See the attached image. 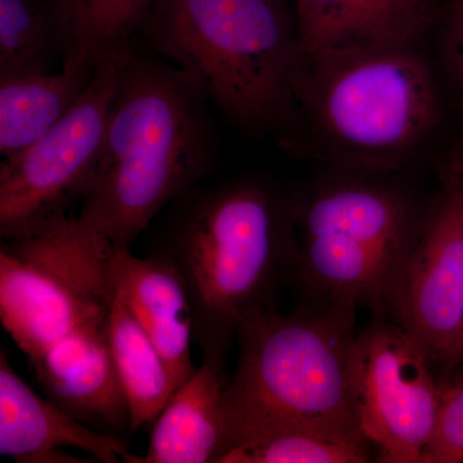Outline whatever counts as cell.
<instances>
[{
	"label": "cell",
	"mask_w": 463,
	"mask_h": 463,
	"mask_svg": "<svg viewBox=\"0 0 463 463\" xmlns=\"http://www.w3.org/2000/svg\"><path fill=\"white\" fill-rule=\"evenodd\" d=\"M294 214L255 182L197 184L169 205L151 254L173 268L190 297L194 343L224 364L241 323L294 274Z\"/></svg>",
	"instance_id": "obj_1"
},
{
	"label": "cell",
	"mask_w": 463,
	"mask_h": 463,
	"mask_svg": "<svg viewBox=\"0 0 463 463\" xmlns=\"http://www.w3.org/2000/svg\"><path fill=\"white\" fill-rule=\"evenodd\" d=\"M207 103L190 78L136 45L121 71L79 221L115 248H132L163 209L212 169Z\"/></svg>",
	"instance_id": "obj_2"
},
{
	"label": "cell",
	"mask_w": 463,
	"mask_h": 463,
	"mask_svg": "<svg viewBox=\"0 0 463 463\" xmlns=\"http://www.w3.org/2000/svg\"><path fill=\"white\" fill-rule=\"evenodd\" d=\"M141 33L232 124L291 141L300 51L282 0H156Z\"/></svg>",
	"instance_id": "obj_3"
},
{
	"label": "cell",
	"mask_w": 463,
	"mask_h": 463,
	"mask_svg": "<svg viewBox=\"0 0 463 463\" xmlns=\"http://www.w3.org/2000/svg\"><path fill=\"white\" fill-rule=\"evenodd\" d=\"M355 335V307L331 304L288 315L270 307L243 319L239 362L223 394L227 452L291 426L364 437L350 386Z\"/></svg>",
	"instance_id": "obj_4"
},
{
	"label": "cell",
	"mask_w": 463,
	"mask_h": 463,
	"mask_svg": "<svg viewBox=\"0 0 463 463\" xmlns=\"http://www.w3.org/2000/svg\"><path fill=\"white\" fill-rule=\"evenodd\" d=\"M297 129L318 156L364 172L397 169L439 120L434 74L417 48L304 56L294 78Z\"/></svg>",
	"instance_id": "obj_5"
},
{
	"label": "cell",
	"mask_w": 463,
	"mask_h": 463,
	"mask_svg": "<svg viewBox=\"0 0 463 463\" xmlns=\"http://www.w3.org/2000/svg\"><path fill=\"white\" fill-rule=\"evenodd\" d=\"M303 241L298 273L323 304L386 312L392 286L420 227L398 192L346 182L317 192L292 210Z\"/></svg>",
	"instance_id": "obj_6"
},
{
	"label": "cell",
	"mask_w": 463,
	"mask_h": 463,
	"mask_svg": "<svg viewBox=\"0 0 463 463\" xmlns=\"http://www.w3.org/2000/svg\"><path fill=\"white\" fill-rule=\"evenodd\" d=\"M114 249L69 215L3 239L0 318L30 362L78 328L108 319Z\"/></svg>",
	"instance_id": "obj_7"
},
{
	"label": "cell",
	"mask_w": 463,
	"mask_h": 463,
	"mask_svg": "<svg viewBox=\"0 0 463 463\" xmlns=\"http://www.w3.org/2000/svg\"><path fill=\"white\" fill-rule=\"evenodd\" d=\"M132 51L97 66L80 99L52 129L29 147L3 158L2 239L65 216L72 203L87 196L99 167L121 71Z\"/></svg>",
	"instance_id": "obj_8"
},
{
	"label": "cell",
	"mask_w": 463,
	"mask_h": 463,
	"mask_svg": "<svg viewBox=\"0 0 463 463\" xmlns=\"http://www.w3.org/2000/svg\"><path fill=\"white\" fill-rule=\"evenodd\" d=\"M434 359L397 322L377 319L356 332L350 386L359 429L377 461L421 463L434 430L443 383Z\"/></svg>",
	"instance_id": "obj_9"
},
{
	"label": "cell",
	"mask_w": 463,
	"mask_h": 463,
	"mask_svg": "<svg viewBox=\"0 0 463 463\" xmlns=\"http://www.w3.org/2000/svg\"><path fill=\"white\" fill-rule=\"evenodd\" d=\"M386 312L437 364L456 365L463 337V190L455 188L420 227Z\"/></svg>",
	"instance_id": "obj_10"
},
{
	"label": "cell",
	"mask_w": 463,
	"mask_h": 463,
	"mask_svg": "<svg viewBox=\"0 0 463 463\" xmlns=\"http://www.w3.org/2000/svg\"><path fill=\"white\" fill-rule=\"evenodd\" d=\"M440 0H297L295 32L304 56L417 48Z\"/></svg>",
	"instance_id": "obj_11"
},
{
	"label": "cell",
	"mask_w": 463,
	"mask_h": 463,
	"mask_svg": "<svg viewBox=\"0 0 463 463\" xmlns=\"http://www.w3.org/2000/svg\"><path fill=\"white\" fill-rule=\"evenodd\" d=\"M108 319L67 335L30 362L48 399L97 430L129 429L130 413L109 349Z\"/></svg>",
	"instance_id": "obj_12"
},
{
	"label": "cell",
	"mask_w": 463,
	"mask_h": 463,
	"mask_svg": "<svg viewBox=\"0 0 463 463\" xmlns=\"http://www.w3.org/2000/svg\"><path fill=\"white\" fill-rule=\"evenodd\" d=\"M76 448L106 463L132 462L116 435L91 428L43 399L14 373L7 353L0 354V455L24 463L79 462L65 453Z\"/></svg>",
	"instance_id": "obj_13"
},
{
	"label": "cell",
	"mask_w": 463,
	"mask_h": 463,
	"mask_svg": "<svg viewBox=\"0 0 463 463\" xmlns=\"http://www.w3.org/2000/svg\"><path fill=\"white\" fill-rule=\"evenodd\" d=\"M109 277L163 355L178 389L197 370L192 361L194 312L182 279L170 265L137 258L129 248L114 249Z\"/></svg>",
	"instance_id": "obj_14"
},
{
	"label": "cell",
	"mask_w": 463,
	"mask_h": 463,
	"mask_svg": "<svg viewBox=\"0 0 463 463\" xmlns=\"http://www.w3.org/2000/svg\"><path fill=\"white\" fill-rule=\"evenodd\" d=\"M224 364L203 358L154 421L141 463H221L227 452Z\"/></svg>",
	"instance_id": "obj_15"
},
{
	"label": "cell",
	"mask_w": 463,
	"mask_h": 463,
	"mask_svg": "<svg viewBox=\"0 0 463 463\" xmlns=\"http://www.w3.org/2000/svg\"><path fill=\"white\" fill-rule=\"evenodd\" d=\"M156 0H54L62 69L94 71L129 53Z\"/></svg>",
	"instance_id": "obj_16"
},
{
	"label": "cell",
	"mask_w": 463,
	"mask_h": 463,
	"mask_svg": "<svg viewBox=\"0 0 463 463\" xmlns=\"http://www.w3.org/2000/svg\"><path fill=\"white\" fill-rule=\"evenodd\" d=\"M94 71L62 69L0 78V154L3 158L38 141L71 109Z\"/></svg>",
	"instance_id": "obj_17"
},
{
	"label": "cell",
	"mask_w": 463,
	"mask_h": 463,
	"mask_svg": "<svg viewBox=\"0 0 463 463\" xmlns=\"http://www.w3.org/2000/svg\"><path fill=\"white\" fill-rule=\"evenodd\" d=\"M109 343L130 413V430L154 423L176 392L169 368L120 292L109 310Z\"/></svg>",
	"instance_id": "obj_18"
},
{
	"label": "cell",
	"mask_w": 463,
	"mask_h": 463,
	"mask_svg": "<svg viewBox=\"0 0 463 463\" xmlns=\"http://www.w3.org/2000/svg\"><path fill=\"white\" fill-rule=\"evenodd\" d=\"M371 449L362 435L291 426L242 441L221 463H364Z\"/></svg>",
	"instance_id": "obj_19"
},
{
	"label": "cell",
	"mask_w": 463,
	"mask_h": 463,
	"mask_svg": "<svg viewBox=\"0 0 463 463\" xmlns=\"http://www.w3.org/2000/svg\"><path fill=\"white\" fill-rule=\"evenodd\" d=\"M60 54V32L52 5L0 0V78L48 71Z\"/></svg>",
	"instance_id": "obj_20"
},
{
	"label": "cell",
	"mask_w": 463,
	"mask_h": 463,
	"mask_svg": "<svg viewBox=\"0 0 463 463\" xmlns=\"http://www.w3.org/2000/svg\"><path fill=\"white\" fill-rule=\"evenodd\" d=\"M421 463H463V380L443 383L437 421Z\"/></svg>",
	"instance_id": "obj_21"
},
{
	"label": "cell",
	"mask_w": 463,
	"mask_h": 463,
	"mask_svg": "<svg viewBox=\"0 0 463 463\" xmlns=\"http://www.w3.org/2000/svg\"><path fill=\"white\" fill-rule=\"evenodd\" d=\"M446 16L448 39L463 79V0H450Z\"/></svg>",
	"instance_id": "obj_22"
},
{
	"label": "cell",
	"mask_w": 463,
	"mask_h": 463,
	"mask_svg": "<svg viewBox=\"0 0 463 463\" xmlns=\"http://www.w3.org/2000/svg\"><path fill=\"white\" fill-rule=\"evenodd\" d=\"M463 364V337L461 345H459L458 354H457L456 365Z\"/></svg>",
	"instance_id": "obj_23"
},
{
	"label": "cell",
	"mask_w": 463,
	"mask_h": 463,
	"mask_svg": "<svg viewBox=\"0 0 463 463\" xmlns=\"http://www.w3.org/2000/svg\"><path fill=\"white\" fill-rule=\"evenodd\" d=\"M461 183H459L458 188H461L463 190V155H462V160H461Z\"/></svg>",
	"instance_id": "obj_24"
}]
</instances>
